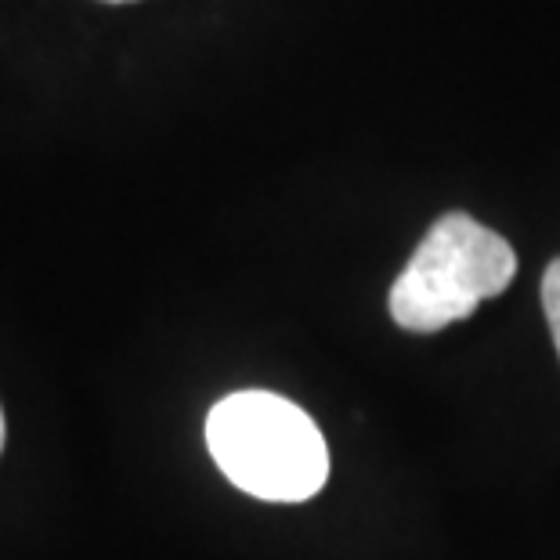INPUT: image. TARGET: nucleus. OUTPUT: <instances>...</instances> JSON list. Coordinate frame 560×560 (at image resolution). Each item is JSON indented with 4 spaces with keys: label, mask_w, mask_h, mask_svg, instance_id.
<instances>
[{
    "label": "nucleus",
    "mask_w": 560,
    "mask_h": 560,
    "mask_svg": "<svg viewBox=\"0 0 560 560\" xmlns=\"http://www.w3.org/2000/svg\"><path fill=\"white\" fill-rule=\"evenodd\" d=\"M213 463L235 488L268 503H304L329 478V448L301 405L240 390L207 416Z\"/></svg>",
    "instance_id": "obj_1"
},
{
    "label": "nucleus",
    "mask_w": 560,
    "mask_h": 560,
    "mask_svg": "<svg viewBox=\"0 0 560 560\" xmlns=\"http://www.w3.org/2000/svg\"><path fill=\"white\" fill-rule=\"evenodd\" d=\"M517 257L503 235L470 213H445L416 246L390 290V315L409 332H438L474 315L514 282Z\"/></svg>",
    "instance_id": "obj_2"
},
{
    "label": "nucleus",
    "mask_w": 560,
    "mask_h": 560,
    "mask_svg": "<svg viewBox=\"0 0 560 560\" xmlns=\"http://www.w3.org/2000/svg\"><path fill=\"white\" fill-rule=\"evenodd\" d=\"M542 307H546V318H550V332H553V343L560 354V257L542 276Z\"/></svg>",
    "instance_id": "obj_3"
},
{
    "label": "nucleus",
    "mask_w": 560,
    "mask_h": 560,
    "mask_svg": "<svg viewBox=\"0 0 560 560\" xmlns=\"http://www.w3.org/2000/svg\"><path fill=\"white\" fill-rule=\"evenodd\" d=\"M0 448H4V412H0Z\"/></svg>",
    "instance_id": "obj_4"
},
{
    "label": "nucleus",
    "mask_w": 560,
    "mask_h": 560,
    "mask_svg": "<svg viewBox=\"0 0 560 560\" xmlns=\"http://www.w3.org/2000/svg\"><path fill=\"white\" fill-rule=\"evenodd\" d=\"M102 4H135V0H102Z\"/></svg>",
    "instance_id": "obj_5"
}]
</instances>
